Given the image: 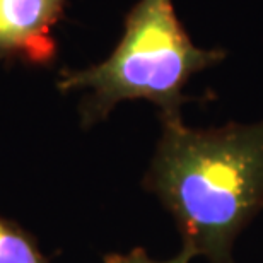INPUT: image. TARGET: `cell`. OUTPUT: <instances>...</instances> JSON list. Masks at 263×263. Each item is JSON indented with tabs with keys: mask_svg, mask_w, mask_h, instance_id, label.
I'll return each mask as SVG.
<instances>
[{
	"mask_svg": "<svg viewBox=\"0 0 263 263\" xmlns=\"http://www.w3.org/2000/svg\"><path fill=\"white\" fill-rule=\"evenodd\" d=\"M144 186L173 215L193 258L236 263V239L263 210V122L190 128L181 113L162 115Z\"/></svg>",
	"mask_w": 263,
	"mask_h": 263,
	"instance_id": "1",
	"label": "cell"
},
{
	"mask_svg": "<svg viewBox=\"0 0 263 263\" xmlns=\"http://www.w3.org/2000/svg\"><path fill=\"white\" fill-rule=\"evenodd\" d=\"M220 59V51L192 43L173 0H139L113 53L94 67L64 70L59 89L87 91L81 104L84 127L103 122L118 103L132 99H147L162 115H176L188 101L183 87L190 77Z\"/></svg>",
	"mask_w": 263,
	"mask_h": 263,
	"instance_id": "2",
	"label": "cell"
},
{
	"mask_svg": "<svg viewBox=\"0 0 263 263\" xmlns=\"http://www.w3.org/2000/svg\"><path fill=\"white\" fill-rule=\"evenodd\" d=\"M68 0H0V64L23 60L45 65L55 59L53 26Z\"/></svg>",
	"mask_w": 263,
	"mask_h": 263,
	"instance_id": "3",
	"label": "cell"
},
{
	"mask_svg": "<svg viewBox=\"0 0 263 263\" xmlns=\"http://www.w3.org/2000/svg\"><path fill=\"white\" fill-rule=\"evenodd\" d=\"M0 263H50L36 241L17 224L0 217Z\"/></svg>",
	"mask_w": 263,
	"mask_h": 263,
	"instance_id": "4",
	"label": "cell"
},
{
	"mask_svg": "<svg viewBox=\"0 0 263 263\" xmlns=\"http://www.w3.org/2000/svg\"><path fill=\"white\" fill-rule=\"evenodd\" d=\"M193 255L188 250H180V253L175 255L170 260H154L145 253L142 248L132 250L127 255H108L104 256V263H190Z\"/></svg>",
	"mask_w": 263,
	"mask_h": 263,
	"instance_id": "5",
	"label": "cell"
}]
</instances>
